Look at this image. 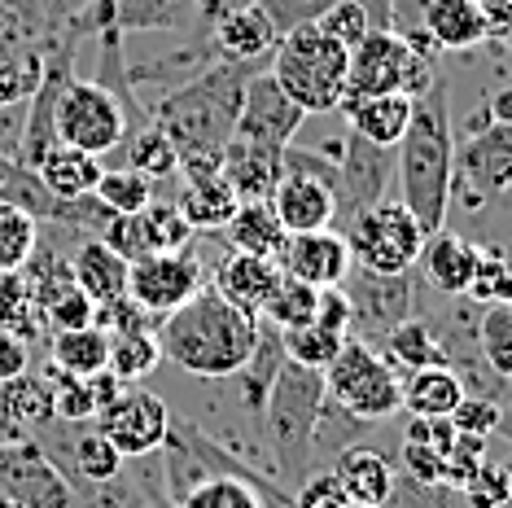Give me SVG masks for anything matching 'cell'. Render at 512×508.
<instances>
[{
    "label": "cell",
    "instance_id": "6da1fadb",
    "mask_svg": "<svg viewBox=\"0 0 512 508\" xmlns=\"http://www.w3.org/2000/svg\"><path fill=\"white\" fill-rule=\"evenodd\" d=\"M254 71H263V66L215 62L197 79H189V84L162 92L158 106L149 110V119L176 145V171L184 180L219 171V158H224V145L237 132L241 97H246V84Z\"/></svg>",
    "mask_w": 512,
    "mask_h": 508
},
{
    "label": "cell",
    "instance_id": "7a4b0ae2",
    "mask_svg": "<svg viewBox=\"0 0 512 508\" xmlns=\"http://www.w3.org/2000/svg\"><path fill=\"white\" fill-rule=\"evenodd\" d=\"M394 180H399V202L421 219L425 233L447 224L456 198V127H451L447 79L412 97V119L403 141L394 145Z\"/></svg>",
    "mask_w": 512,
    "mask_h": 508
},
{
    "label": "cell",
    "instance_id": "3957f363",
    "mask_svg": "<svg viewBox=\"0 0 512 508\" xmlns=\"http://www.w3.org/2000/svg\"><path fill=\"white\" fill-rule=\"evenodd\" d=\"M158 346L162 360L206 381H228L241 373L259 342V316L228 303L215 285H202L189 303L158 320Z\"/></svg>",
    "mask_w": 512,
    "mask_h": 508
},
{
    "label": "cell",
    "instance_id": "277c9868",
    "mask_svg": "<svg viewBox=\"0 0 512 508\" xmlns=\"http://www.w3.org/2000/svg\"><path fill=\"white\" fill-rule=\"evenodd\" d=\"M320 408H324V373L285 355L281 373H276L272 390L263 399V412H259L267 460H272V473L281 482H294L298 487L311 469H320L316 465Z\"/></svg>",
    "mask_w": 512,
    "mask_h": 508
},
{
    "label": "cell",
    "instance_id": "5b68a950",
    "mask_svg": "<svg viewBox=\"0 0 512 508\" xmlns=\"http://www.w3.org/2000/svg\"><path fill=\"white\" fill-rule=\"evenodd\" d=\"M346 66H351V49L337 44L333 36H324L316 22H302V27L285 31L276 40L267 71L316 119V114H337V106H342Z\"/></svg>",
    "mask_w": 512,
    "mask_h": 508
},
{
    "label": "cell",
    "instance_id": "8992f818",
    "mask_svg": "<svg viewBox=\"0 0 512 508\" xmlns=\"http://www.w3.org/2000/svg\"><path fill=\"white\" fill-rule=\"evenodd\" d=\"M324 395L368 425L390 421L403 412V373L368 338H346L324 368Z\"/></svg>",
    "mask_w": 512,
    "mask_h": 508
},
{
    "label": "cell",
    "instance_id": "52a82bcc",
    "mask_svg": "<svg viewBox=\"0 0 512 508\" xmlns=\"http://www.w3.org/2000/svg\"><path fill=\"white\" fill-rule=\"evenodd\" d=\"M53 127H57V145H71V149H84V154L101 158V154H114L123 145V136L141 123H132L119 92L106 88L101 79L71 75V84L57 97Z\"/></svg>",
    "mask_w": 512,
    "mask_h": 508
},
{
    "label": "cell",
    "instance_id": "ba28073f",
    "mask_svg": "<svg viewBox=\"0 0 512 508\" xmlns=\"http://www.w3.org/2000/svg\"><path fill=\"white\" fill-rule=\"evenodd\" d=\"M272 211L285 224V233H316L333 228L337 198H333V154L320 149L285 145V167L272 189Z\"/></svg>",
    "mask_w": 512,
    "mask_h": 508
},
{
    "label": "cell",
    "instance_id": "9c48e42d",
    "mask_svg": "<svg viewBox=\"0 0 512 508\" xmlns=\"http://www.w3.org/2000/svg\"><path fill=\"white\" fill-rule=\"evenodd\" d=\"M342 233L351 241V259L372 272H416L429 237L425 224L399 198H381L364 215H355Z\"/></svg>",
    "mask_w": 512,
    "mask_h": 508
},
{
    "label": "cell",
    "instance_id": "30bf717a",
    "mask_svg": "<svg viewBox=\"0 0 512 508\" xmlns=\"http://www.w3.org/2000/svg\"><path fill=\"white\" fill-rule=\"evenodd\" d=\"M456 189L464 206H486L512 189V123L473 110L464 123V141H456Z\"/></svg>",
    "mask_w": 512,
    "mask_h": 508
},
{
    "label": "cell",
    "instance_id": "8fae6325",
    "mask_svg": "<svg viewBox=\"0 0 512 508\" xmlns=\"http://www.w3.org/2000/svg\"><path fill=\"white\" fill-rule=\"evenodd\" d=\"M394 184V149L372 145L364 136H355L346 127V136L333 149V198H337V233L351 224L355 215H364L368 206H377Z\"/></svg>",
    "mask_w": 512,
    "mask_h": 508
},
{
    "label": "cell",
    "instance_id": "7c38bea8",
    "mask_svg": "<svg viewBox=\"0 0 512 508\" xmlns=\"http://www.w3.org/2000/svg\"><path fill=\"white\" fill-rule=\"evenodd\" d=\"M92 421H97V430L106 434L127 460H136V456H154L158 447L167 443L171 408L154 390L127 381V386H119V395H110L101 403Z\"/></svg>",
    "mask_w": 512,
    "mask_h": 508
},
{
    "label": "cell",
    "instance_id": "4fadbf2b",
    "mask_svg": "<svg viewBox=\"0 0 512 508\" xmlns=\"http://www.w3.org/2000/svg\"><path fill=\"white\" fill-rule=\"evenodd\" d=\"M346 298H351V338H377L394 329L399 320L416 316V276L412 272H372V268H351L342 281Z\"/></svg>",
    "mask_w": 512,
    "mask_h": 508
},
{
    "label": "cell",
    "instance_id": "5bb4252c",
    "mask_svg": "<svg viewBox=\"0 0 512 508\" xmlns=\"http://www.w3.org/2000/svg\"><path fill=\"white\" fill-rule=\"evenodd\" d=\"M0 491L22 508H79L75 487L66 473L44 456L36 438H18V443H0Z\"/></svg>",
    "mask_w": 512,
    "mask_h": 508
},
{
    "label": "cell",
    "instance_id": "9a60e30c",
    "mask_svg": "<svg viewBox=\"0 0 512 508\" xmlns=\"http://www.w3.org/2000/svg\"><path fill=\"white\" fill-rule=\"evenodd\" d=\"M202 285H206V272L197 263V254L189 250H154L145 259L127 263V294L145 311H154L158 320L167 311H176L180 303H189Z\"/></svg>",
    "mask_w": 512,
    "mask_h": 508
},
{
    "label": "cell",
    "instance_id": "2e32d148",
    "mask_svg": "<svg viewBox=\"0 0 512 508\" xmlns=\"http://www.w3.org/2000/svg\"><path fill=\"white\" fill-rule=\"evenodd\" d=\"M311 114L298 106L289 92L276 84L272 71H254L250 84H246V97H241V114H237V132L232 136H246V141H259V145H272V149H285L298 141L302 123Z\"/></svg>",
    "mask_w": 512,
    "mask_h": 508
},
{
    "label": "cell",
    "instance_id": "e0dca14e",
    "mask_svg": "<svg viewBox=\"0 0 512 508\" xmlns=\"http://www.w3.org/2000/svg\"><path fill=\"white\" fill-rule=\"evenodd\" d=\"M407 57H412V40H403L394 27H372L364 40L351 49V66H346V97H372V92H403Z\"/></svg>",
    "mask_w": 512,
    "mask_h": 508
},
{
    "label": "cell",
    "instance_id": "ac0fdd59",
    "mask_svg": "<svg viewBox=\"0 0 512 508\" xmlns=\"http://www.w3.org/2000/svg\"><path fill=\"white\" fill-rule=\"evenodd\" d=\"M281 272L298 276V281L316 285V290H329V285H342L351 276L355 259H351V241L337 228H316V233H289L285 250H281Z\"/></svg>",
    "mask_w": 512,
    "mask_h": 508
},
{
    "label": "cell",
    "instance_id": "d6986e66",
    "mask_svg": "<svg viewBox=\"0 0 512 508\" xmlns=\"http://www.w3.org/2000/svg\"><path fill=\"white\" fill-rule=\"evenodd\" d=\"M206 31H211V49L219 62H241V66H267L276 40H281L272 18H267L259 5L228 9V14H219L215 22H206Z\"/></svg>",
    "mask_w": 512,
    "mask_h": 508
},
{
    "label": "cell",
    "instance_id": "ffe728a7",
    "mask_svg": "<svg viewBox=\"0 0 512 508\" xmlns=\"http://www.w3.org/2000/svg\"><path fill=\"white\" fill-rule=\"evenodd\" d=\"M416 268L429 281V290L442 294V298H464L473 285V272H477V246L456 228H434L425 237V250L416 259Z\"/></svg>",
    "mask_w": 512,
    "mask_h": 508
},
{
    "label": "cell",
    "instance_id": "44dd1931",
    "mask_svg": "<svg viewBox=\"0 0 512 508\" xmlns=\"http://www.w3.org/2000/svg\"><path fill=\"white\" fill-rule=\"evenodd\" d=\"M44 44L22 31L9 14H0V110H14L40 88L44 75Z\"/></svg>",
    "mask_w": 512,
    "mask_h": 508
},
{
    "label": "cell",
    "instance_id": "7402d4cb",
    "mask_svg": "<svg viewBox=\"0 0 512 508\" xmlns=\"http://www.w3.org/2000/svg\"><path fill=\"white\" fill-rule=\"evenodd\" d=\"M329 469L337 473V482H342V491L351 495L355 508H386L394 495V482H399L394 460L381 447H364V443L342 447L329 460Z\"/></svg>",
    "mask_w": 512,
    "mask_h": 508
},
{
    "label": "cell",
    "instance_id": "603a6c76",
    "mask_svg": "<svg viewBox=\"0 0 512 508\" xmlns=\"http://www.w3.org/2000/svg\"><path fill=\"white\" fill-rule=\"evenodd\" d=\"M421 36L434 53H469L491 40V14L477 0H429Z\"/></svg>",
    "mask_w": 512,
    "mask_h": 508
},
{
    "label": "cell",
    "instance_id": "cb8c5ba5",
    "mask_svg": "<svg viewBox=\"0 0 512 508\" xmlns=\"http://www.w3.org/2000/svg\"><path fill=\"white\" fill-rule=\"evenodd\" d=\"M281 276L285 272H281V263H276V259L246 254V250H228L224 259L215 263L211 285L228 298V303H237L241 311H250V316H263L267 298H272V290L281 285Z\"/></svg>",
    "mask_w": 512,
    "mask_h": 508
},
{
    "label": "cell",
    "instance_id": "d4e9b609",
    "mask_svg": "<svg viewBox=\"0 0 512 508\" xmlns=\"http://www.w3.org/2000/svg\"><path fill=\"white\" fill-rule=\"evenodd\" d=\"M281 167H285V149L246 141V136H232L224 145V158H219V171H224V180L232 184V193H237L241 202L272 198L276 180H281Z\"/></svg>",
    "mask_w": 512,
    "mask_h": 508
},
{
    "label": "cell",
    "instance_id": "484cf974",
    "mask_svg": "<svg viewBox=\"0 0 512 508\" xmlns=\"http://www.w3.org/2000/svg\"><path fill=\"white\" fill-rule=\"evenodd\" d=\"M337 114H342L355 136L394 149L407 132V119H412V97H407V92H372V97L342 101Z\"/></svg>",
    "mask_w": 512,
    "mask_h": 508
},
{
    "label": "cell",
    "instance_id": "4316f807",
    "mask_svg": "<svg viewBox=\"0 0 512 508\" xmlns=\"http://www.w3.org/2000/svg\"><path fill=\"white\" fill-rule=\"evenodd\" d=\"M71 276L92 303H114L127 294V259L119 250H110L101 237H79L71 250Z\"/></svg>",
    "mask_w": 512,
    "mask_h": 508
},
{
    "label": "cell",
    "instance_id": "83f0119b",
    "mask_svg": "<svg viewBox=\"0 0 512 508\" xmlns=\"http://www.w3.org/2000/svg\"><path fill=\"white\" fill-rule=\"evenodd\" d=\"M0 412H5V425H9V438H31L36 430L53 421V395H49V381L36 368H27L22 377L5 381L0 386Z\"/></svg>",
    "mask_w": 512,
    "mask_h": 508
},
{
    "label": "cell",
    "instance_id": "f1b7e54d",
    "mask_svg": "<svg viewBox=\"0 0 512 508\" xmlns=\"http://www.w3.org/2000/svg\"><path fill=\"white\" fill-rule=\"evenodd\" d=\"M469 395L451 364H425L403 377V412L407 417H451L456 403Z\"/></svg>",
    "mask_w": 512,
    "mask_h": 508
},
{
    "label": "cell",
    "instance_id": "f546056e",
    "mask_svg": "<svg viewBox=\"0 0 512 508\" xmlns=\"http://www.w3.org/2000/svg\"><path fill=\"white\" fill-rule=\"evenodd\" d=\"M180 211L193 224V233H224V224L232 219V211L241 206V198L232 193V184L224 180V171H211V176H189L180 189Z\"/></svg>",
    "mask_w": 512,
    "mask_h": 508
},
{
    "label": "cell",
    "instance_id": "4dcf8cb0",
    "mask_svg": "<svg viewBox=\"0 0 512 508\" xmlns=\"http://www.w3.org/2000/svg\"><path fill=\"white\" fill-rule=\"evenodd\" d=\"M224 233H228V246L232 250H246V254H263V259H281V250H285V224L276 219L272 211V202L259 198V202H241L237 211H232V219L224 224Z\"/></svg>",
    "mask_w": 512,
    "mask_h": 508
},
{
    "label": "cell",
    "instance_id": "1f68e13d",
    "mask_svg": "<svg viewBox=\"0 0 512 508\" xmlns=\"http://www.w3.org/2000/svg\"><path fill=\"white\" fill-rule=\"evenodd\" d=\"M40 171V180H44V189L53 193L57 202H71V198H84V193L97 189V180H101V158H92L84 154V149H71V145H57L49 149V154L36 163Z\"/></svg>",
    "mask_w": 512,
    "mask_h": 508
},
{
    "label": "cell",
    "instance_id": "d6a6232c",
    "mask_svg": "<svg viewBox=\"0 0 512 508\" xmlns=\"http://www.w3.org/2000/svg\"><path fill=\"white\" fill-rule=\"evenodd\" d=\"M49 368L57 373H75V377H92L101 373L110 360V333L101 325H84V329H62L49 333Z\"/></svg>",
    "mask_w": 512,
    "mask_h": 508
},
{
    "label": "cell",
    "instance_id": "836d02e7",
    "mask_svg": "<svg viewBox=\"0 0 512 508\" xmlns=\"http://www.w3.org/2000/svg\"><path fill=\"white\" fill-rule=\"evenodd\" d=\"M114 27L123 36L136 31H193L202 27L197 0H123L114 5Z\"/></svg>",
    "mask_w": 512,
    "mask_h": 508
},
{
    "label": "cell",
    "instance_id": "e575fe53",
    "mask_svg": "<svg viewBox=\"0 0 512 508\" xmlns=\"http://www.w3.org/2000/svg\"><path fill=\"white\" fill-rule=\"evenodd\" d=\"M381 355H386L399 373H412V368H425V364H442L438 329L421 316H407L394 329L381 333Z\"/></svg>",
    "mask_w": 512,
    "mask_h": 508
},
{
    "label": "cell",
    "instance_id": "d590c367",
    "mask_svg": "<svg viewBox=\"0 0 512 508\" xmlns=\"http://www.w3.org/2000/svg\"><path fill=\"white\" fill-rule=\"evenodd\" d=\"M162 364V346L154 329H123L110 333V360L106 368L119 381H145Z\"/></svg>",
    "mask_w": 512,
    "mask_h": 508
},
{
    "label": "cell",
    "instance_id": "8d00e7d4",
    "mask_svg": "<svg viewBox=\"0 0 512 508\" xmlns=\"http://www.w3.org/2000/svg\"><path fill=\"white\" fill-rule=\"evenodd\" d=\"M473 338H477V355L486 360V368L512 381V303L482 307V316L473 320Z\"/></svg>",
    "mask_w": 512,
    "mask_h": 508
},
{
    "label": "cell",
    "instance_id": "74e56055",
    "mask_svg": "<svg viewBox=\"0 0 512 508\" xmlns=\"http://www.w3.org/2000/svg\"><path fill=\"white\" fill-rule=\"evenodd\" d=\"M119 149H127V167H136L149 180H162V176H171V171H176V145L167 141V132H162L154 119H145L141 127H132V132L123 136Z\"/></svg>",
    "mask_w": 512,
    "mask_h": 508
},
{
    "label": "cell",
    "instance_id": "f35d334b",
    "mask_svg": "<svg viewBox=\"0 0 512 508\" xmlns=\"http://www.w3.org/2000/svg\"><path fill=\"white\" fill-rule=\"evenodd\" d=\"M171 508H263V495L254 491L246 478L215 473V478H202V482H193L184 495H176Z\"/></svg>",
    "mask_w": 512,
    "mask_h": 508
},
{
    "label": "cell",
    "instance_id": "ab89813d",
    "mask_svg": "<svg viewBox=\"0 0 512 508\" xmlns=\"http://www.w3.org/2000/svg\"><path fill=\"white\" fill-rule=\"evenodd\" d=\"M136 219H141V233H145L149 254H154V250H189L193 224L184 219L176 198H154Z\"/></svg>",
    "mask_w": 512,
    "mask_h": 508
},
{
    "label": "cell",
    "instance_id": "60d3db41",
    "mask_svg": "<svg viewBox=\"0 0 512 508\" xmlns=\"http://www.w3.org/2000/svg\"><path fill=\"white\" fill-rule=\"evenodd\" d=\"M316 307H320L316 285L298 281V276H281V285H276L263 307V320L276 329H298V325H307V320H316Z\"/></svg>",
    "mask_w": 512,
    "mask_h": 508
},
{
    "label": "cell",
    "instance_id": "b9f144b4",
    "mask_svg": "<svg viewBox=\"0 0 512 508\" xmlns=\"http://www.w3.org/2000/svg\"><path fill=\"white\" fill-rule=\"evenodd\" d=\"M40 241V219L14 202H0V272H22Z\"/></svg>",
    "mask_w": 512,
    "mask_h": 508
},
{
    "label": "cell",
    "instance_id": "7bdbcfd3",
    "mask_svg": "<svg viewBox=\"0 0 512 508\" xmlns=\"http://www.w3.org/2000/svg\"><path fill=\"white\" fill-rule=\"evenodd\" d=\"M346 338H351V333H337L329 325H320V320H307V325H298V329H281V342H285L289 360H298L307 368H320V373L333 364V355L342 351Z\"/></svg>",
    "mask_w": 512,
    "mask_h": 508
},
{
    "label": "cell",
    "instance_id": "ee69618b",
    "mask_svg": "<svg viewBox=\"0 0 512 508\" xmlns=\"http://www.w3.org/2000/svg\"><path fill=\"white\" fill-rule=\"evenodd\" d=\"M92 193H97L114 215H141L145 206L154 202V180L141 176L136 167H114V171H101Z\"/></svg>",
    "mask_w": 512,
    "mask_h": 508
},
{
    "label": "cell",
    "instance_id": "f6af8a7d",
    "mask_svg": "<svg viewBox=\"0 0 512 508\" xmlns=\"http://www.w3.org/2000/svg\"><path fill=\"white\" fill-rule=\"evenodd\" d=\"M44 381H49L57 421H92L97 417V386H92V377L57 373V368L44 364Z\"/></svg>",
    "mask_w": 512,
    "mask_h": 508
},
{
    "label": "cell",
    "instance_id": "bcb514c9",
    "mask_svg": "<svg viewBox=\"0 0 512 508\" xmlns=\"http://www.w3.org/2000/svg\"><path fill=\"white\" fill-rule=\"evenodd\" d=\"M469 303L491 307V303H512V259L495 246H477V272L469 285Z\"/></svg>",
    "mask_w": 512,
    "mask_h": 508
},
{
    "label": "cell",
    "instance_id": "7dc6e473",
    "mask_svg": "<svg viewBox=\"0 0 512 508\" xmlns=\"http://www.w3.org/2000/svg\"><path fill=\"white\" fill-rule=\"evenodd\" d=\"M316 27L324 31V36H333L337 44L355 49V44L377 27V18H372V9L364 5V0H333V5L316 18Z\"/></svg>",
    "mask_w": 512,
    "mask_h": 508
},
{
    "label": "cell",
    "instance_id": "c3c4849f",
    "mask_svg": "<svg viewBox=\"0 0 512 508\" xmlns=\"http://www.w3.org/2000/svg\"><path fill=\"white\" fill-rule=\"evenodd\" d=\"M92 316H97V303L79 290V285L71 281L66 290H57L49 303H44V325H49V333H62V329H84L92 325Z\"/></svg>",
    "mask_w": 512,
    "mask_h": 508
},
{
    "label": "cell",
    "instance_id": "681fc988",
    "mask_svg": "<svg viewBox=\"0 0 512 508\" xmlns=\"http://www.w3.org/2000/svg\"><path fill=\"white\" fill-rule=\"evenodd\" d=\"M469 508H504L508 504V473H504V460H482L477 473L464 487L456 491Z\"/></svg>",
    "mask_w": 512,
    "mask_h": 508
},
{
    "label": "cell",
    "instance_id": "f907efd6",
    "mask_svg": "<svg viewBox=\"0 0 512 508\" xmlns=\"http://www.w3.org/2000/svg\"><path fill=\"white\" fill-rule=\"evenodd\" d=\"M486 460V438L482 434H460L456 430V447H451L447 456H442V482H447L451 491H460L464 482L477 473V465Z\"/></svg>",
    "mask_w": 512,
    "mask_h": 508
},
{
    "label": "cell",
    "instance_id": "816d5d0a",
    "mask_svg": "<svg viewBox=\"0 0 512 508\" xmlns=\"http://www.w3.org/2000/svg\"><path fill=\"white\" fill-rule=\"evenodd\" d=\"M294 508H355L333 469H311L294 491Z\"/></svg>",
    "mask_w": 512,
    "mask_h": 508
},
{
    "label": "cell",
    "instance_id": "f5cc1de1",
    "mask_svg": "<svg viewBox=\"0 0 512 508\" xmlns=\"http://www.w3.org/2000/svg\"><path fill=\"white\" fill-rule=\"evenodd\" d=\"M499 417H504V403L499 399H486V395H464L456 403V412H451V425H456L460 434H482L491 438L499 430Z\"/></svg>",
    "mask_w": 512,
    "mask_h": 508
},
{
    "label": "cell",
    "instance_id": "db71d44e",
    "mask_svg": "<svg viewBox=\"0 0 512 508\" xmlns=\"http://www.w3.org/2000/svg\"><path fill=\"white\" fill-rule=\"evenodd\" d=\"M92 325H101L106 333H123V329H158V316H154V311H145L132 294H119L114 303H101V307H97Z\"/></svg>",
    "mask_w": 512,
    "mask_h": 508
},
{
    "label": "cell",
    "instance_id": "11a10c76",
    "mask_svg": "<svg viewBox=\"0 0 512 508\" xmlns=\"http://www.w3.org/2000/svg\"><path fill=\"white\" fill-rule=\"evenodd\" d=\"M254 5H259L263 14L272 18L276 36H285V31L302 27V22H316L324 9L333 5V0H254Z\"/></svg>",
    "mask_w": 512,
    "mask_h": 508
},
{
    "label": "cell",
    "instance_id": "9f6ffc18",
    "mask_svg": "<svg viewBox=\"0 0 512 508\" xmlns=\"http://www.w3.org/2000/svg\"><path fill=\"white\" fill-rule=\"evenodd\" d=\"M101 241H106L110 250H119L127 263H136V259H145V254H149L145 233H141V219H136V215H114L106 224V233H101Z\"/></svg>",
    "mask_w": 512,
    "mask_h": 508
},
{
    "label": "cell",
    "instance_id": "6f0895ef",
    "mask_svg": "<svg viewBox=\"0 0 512 508\" xmlns=\"http://www.w3.org/2000/svg\"><path fill=\"white\" fill-rule=\"evenodd\" d=\"M403 469L412 482H425V487H447L442 482V456L434 447H421V443H407L403 438Z\"/></svg>",
    "mask_w": 512,
    "mask_h": 508
},
{
    "label": "cell",
    "instance_id": "680465c9",
    "mask_svg": "<svg viewBox=\"0 0 512 508\" xmlns=\"http://www.w3.org/2000/svg\"><path fill=\"white\" fill-rule=\"evenodd\" d=\"M27 368H36V360H31V342L14 329H0V386L22 377Z\"/></svg>",
    "mask_w": 512,
    "mask_h": 508
},
{
    "label": "cell",
    "instance_id": "91938a15",
    "mask_svg": "<svg viewBox=\"0 0 512 508\" xmlns=\"http://www.w3.org/2000/svg\"><path fill=\"white\" fill-rule=\"evenodd\" d=\"M241 5H254V0H197V14H202V22H215L219 14L241 9Z\"/></svg>",
    "mask_w": 512,
    "mask_h": 508
},
{
    "label": "cell",
    "instance_id": "94428289",
    "mask_svg": "<svg viewBox=\"0 0 512 508\" xmlns=\"http://www.w3.org/2000/svg\"><path fill=\"white\" fill-rule=\"evenodd\" d=\"M486 114L499 123H512V88H499L491 101H486Z\"/></svg>",
    "mask_w": 512,
    "mask_h": 508
},
{
    "label": "cell",
    "instance_id": "6125c7cd",
    "mask_svg": "<svg viewBox=\"0 0 512 508\" xmlns=\"http://www.w3.org/2000/svg\"><path fill=\"white\" fill-rule=\"evenodd\" d=\"M499 438H508V447H512V395L504 399V417H499Z\"/></svg>",
    "mask_w": 512,
    "mask_h": 508
},
{
    "label": "cell",
    "instance_id": "be15d7a7",
    "mask_svg": "<svg viewBox=\"0 0 512 508\" xmlns=\"http://www.w3.org/2000/svg\"><path fill=\"white\" fill-rule=\"evenodd\" d=\"M504 473H508V504L504 508H512V456L504 460Z\"/></svg>",
    "mask_w": 512,
    "mask_h": 508
},
{
    "label": "cell",
    "instance_id": "e7e4bbea",
    "mask_svg": "<svg viewBox=\"0 0 512 508\" xmlns=\"http://www.w3.org/2000/svg\"><path fill=\"white\" fill-rule=\"evenodd\" d=\"M0 443H14V438H9V425H5V412H0Z\"/></svg>",
    "mask_w": 512,
    "mask_h": 508
},
{
    "label": "cell",
    "instance_id": "03108f58",
    "mask_svg": "<svg viewBox=\"0 0 512 508\" xmlns=\"http://www.w3.org/2000/svg\"><path fill=\"white\" fill-rule=\"evenodd\" d=\"M0 508H22V504H18V500H9V495L0 491Z\"/></svg>",
    "mask_w": 512,
    "mask_h": 508
},
{
    "label": "cell",
    "instance_id": "003e7915",
    "mask_svg": "<svg viewBox=\"0 0 512 508\" xmlns=\"http://www.w3.org/2000/svg\"><path fill=\"white\" fill-rule=\"evenodd\" d=\"M97 5H123V0H97Z\"/></svg>",
    "mask_w": 512,
    "mask_h": 508
}]
</instances>
